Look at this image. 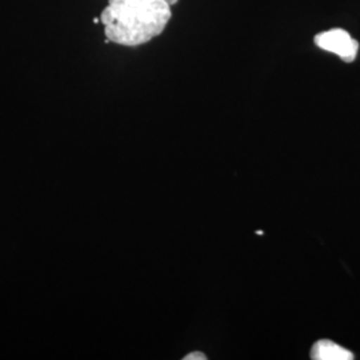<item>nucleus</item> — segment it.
<instances>
[{
  "instance_id": "20e7f679",
  "label": "nucleus",
  "mask_w": 360,
  "mask_h": 360,
  "mask_svg": "<svg viewBox=\"0 0 360 360\" xmlns=\"http://www.w3.org/2000/svg\"><path fill=\"white\" fill-rule=\"evenodd\" d=\"M207 356L205 354H200V352H193L190 355H187L184 360H206Z\"/></svg>"
},
{
  "instance_id": "423d86ee",
  "label": "nucleus",
  "mask_w": 360,
  "mask_h": 360,
  "mask_svg": "<svg viewBox=\"0 0 360 360\" xmlns=\"http://www.w3.org/2000/svg\"><path fill=\"white\" fill-rule=\"evenodd\" d=\"M169 6H174V4H176L178 3V0H166Z\"/></svg>"
},
{
  "instance_id": "7ed1b4c3",
  "label": "nucleus",
  "mask_w": 360,
  "mask_h": 360,
  "mask_svg": "<svg viewBox=\"0 0 360 360\" xmlns=\"http://www.w3.org/2000/svg\"><path fill=\"white\" fill-rule=\"evenodd\" d=\"M311 358L315 360H352L355 356L347 348L331 340H319L311 349Z\"/></svg>"
},
{
  "instance_id": "f03ea898",
  "label": "nucleus",
  "mask_w": 360,
  "mask_h": 360,
  "mask_svg": "<svg viewBox=\"0 0 360 360\" xmlns=\"http://www.w3.org/2000/svg\"><path fill=\"white\" fill-rule=\"evenodd\" d=\"M315 44L324 51L333 52L346 63H352L359 51V43L343 28H333L318 34Z\"/></svg>"
},
{
  "instance_id": "39448f33",
  "label": "nucleus",
  "mask_w": 360,
  "mask_h": 360,
  "mask_svg": "<svg viewBox=\"0 0 360 360\" xmlns=\"http://www.w3.org/2000/svg\"><path fill=\"white\" fill-rule=\"evenodd\" d=\"M108 1H116V3H150L154 0H108Z\"/></svg>"
},
{
  "instance_id": "f257e3e1",
  "label": "nucleus",
  "mask_w": 360,
  "mask_h": 360,
  "mask_svg": "<svg viewBox=\"0 0 360 360\" xmlns=\"http://www.w3.org/2000/svg\"><path fill=\"white\" fill-rule=\"evenodd\" d=\"M172 16L166 0L150 3H116L108 6L101 15L105 37L116 44L136 47L159 37Z\"/></svg>"
}]
</instances>
